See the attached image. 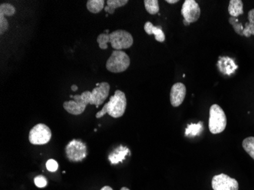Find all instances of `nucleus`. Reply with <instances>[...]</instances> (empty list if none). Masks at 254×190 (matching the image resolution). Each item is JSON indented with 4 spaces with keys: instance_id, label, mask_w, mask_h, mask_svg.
Wrapping results in <instances>:
<instances>
[{
    "instance_id": "obj_24",
    "label": "nucleus",
    "mask_w": 254,
    "mask_h": 190,
    "mask_svg": "<svg viewBox=\"0 0 254 190\" xmlns=\"http://www.w3.org/2000/svg\"><path fill=\"white\" fill-rule=\"evenodd\" d=\"M166 2L170 4H175L179 2V0H166Z\"/></svg>"
},
{
    "instance_id": "obj_10",
    "label": "nucleus",
    "mask_w": 254,
    "mask_h": 190,
    "mask_svg": "<svg viewBox=\"0 0 254 190\" xmlns=\"http://www.w3.org/2000/svg\"><path fill=\"white\" fill-rule=\"evenodd\" d=\"M186 94V86L181 82L175 83L171 88V93H170L171 105L174 108H178L181 106L185 99Z\"/></svg>"
},
{
    "instance_id": "obj_2",
    "label": "nucleus",
    "mask_w": 254,
    "mask_h": 190,
    "mask_svg": "<svg viewBox=\"0 0 254 190\" xmlns=\"http://www.w3.org/2000/svg\"><path fill=\"white\" fill-rule=\"evenodd\" d=\"M127 101L125 94L121 90H117L110 101L103 107L102 110L97 113L96 118L99 119L108 114L113 118H120L124 115L127 109Z\"/></svg>"
},
{
    "instance_id": "obj_3",
    "label": "nucleus",
    "mask_w": 254,
    "mask_h": 190,
    "mask_svg": "<svg viewBox=\"0 0 254 190\" xmlns=\"http://www.w3.org/2000/svg\"><path fill=\"white\" fill-rule=\"evenodd\" d=\"M226 126L227 117L222 108L218 104L211 106L209 121V128L211 133H221L225 129Z\"/></svg>"
},
{
    "instance_id": "obj_26",
    "label": "nucleus",
    "mask_w": 254,
    "mask_h": 190,
    "mask_svg": "<svg viewBox=\"0 0 254 190\" xmlns=\"http://www.w3.org/2000/svg\"><path fill=\"white\" fill-rule=\"evenodd\" d=\"M71 88H72V91H76L77 90H78V86L75 85H72V87H71Z\"/></svg>"
},
{
    "instance_id": "obj_23",
    "label": "nucleus",
    "mask_w": 254,
    "mask_h": 190,
    "mask_svg": "<svg viewBox=\"0 0 254 190\" xmlns=\"http://www.w3.org/2000/svg\"><path fill=\"white\" fill-rule=\"evenodd\" d=\"M46 167L48 171L51 172H55L58 169V163L54 159L48 160V162L46 163Z\"/></svg>"
},
{
    "instance_id": "obj_14",
    "label": "nucleus",
    "mask_w": 254,
    "mask_h": 190,
    "mask_svg": "<svg viewBox=\"0 0 254 190\" xmlns=\"http://www.w3.org/2000/svg\"><path fill=\"white\" fill-rule=\"evenodd\" d=\"M248 21L249 22L245 24L243 30V36L246 38H250L251 35H254V8L248 12Z\"/></svg>"
},
{
    "instance_id": "obj_7",
    "label": "nucleus",
    "mask_w": 254,
    "mask_h": 190,
    "mask_svg": "<svg viewBox=\"0 0 254 190\" xmlns=\"http://www.w3.org/2000/svg\"><path fill=\"white\" fill-rule=\"evenodd\" d=\"M65 154L71 162H79L87 155L86 145L79 139H73L65 146Z\"/></svg>"
},
{
    "instance_id": "obj_13",
    "label": "nucleus",
    "mask_w": 254,
    "mask_h": 190,
    "mask_svg": "<svg viewBox=\"0 0 254 190\" xmlns=\"http://www.w3.org/2000/svg\"><path fill=\"white\" fill-rule=\"evenodd\" d=\"M105 0H88L87 2V9L91 13L98 14L102 9H105Z\"/></svg>"
},
{
    "instance_id": "obj_16",
    "label": "nucleus",
    "mask_w": 254,
    "mask_h": 190,
    "mask_svg": "<svg viewBox=\"0 0 254 190\" xmlns=\"http://www.w3.org/2000/svg\"><path fill=\"white\" fill-rule=\"evenodd\" d=\"M145 9L151 15H155L159 11V4L158 0H145L144 1Z\"/></svg>"
},
{
    "instance_id": "obj_4",
    "label": "nucleus",
    "mask_w": 254,
    "mask_h": 190,
    "mask_svg": "<svg viewBox=\"0 0 254 190\" xmlns=\"http://www.w3.org/2000/svg\"><path fill=\"white\" fill-rule=\"evenodd\" d=\"M130 65L129 56L122 51H114L107 61L106 68L109 72L121 73L125 72Z\"/></svg>"
},
{
    "instance_id": "obj_6",
    "label": "nucleus",
    "mask_w": 254,
    "mask_h": 190,
    "mask_svg": "<svg viewBox=\"0 0 254 190\" xmlns=\"http://www.w3.org/2000/svg\"><path fill=\"white\" fill-rule=\"evenodd\" d=\"M52 136L51 128L44 124H38L30 130V143L34 145H46L49 142Z\"/></svg>"
},
{
    "instance_id": "obj_25",
    "label": "nucleus",
    "mask_w": 254,
    "mask_h": 190,
    "mask_svg": "<svg viewBox=\"0 0 254 190\" xmlns=\"http://www.w3.org/2000/svg\"><path fill=\"white\" fill-rule=\"evenodd\" d=\"M101 190H114L111 187H108V186H105V187H103V188L101 189Z\"/></svg>"
},
{
    "instance_id": "obj_21",
    "label": "nucleus",
    "mask_w": 254,
    "mask_h": 190,
    "mask_svg": "<svg viewBox=\"0 0 254 190\" xmlns=\"http://www.w3.org/2000/svg\"><path fill=\"white\" fill-rule=\"evenodd\" d=\"M229 23L233 27L234 30L237 34H239L241 36H243V25H241V23L238 22V20L237 18H233L231 17L229 18Z\"/></svg>"
},
{
    "instance_id": "obj_20",
    "label": "nucleus",
    "mask_w": 254,
    "mask_h": 190,
    "mask_svg": "<svg viewBox=\"0 0 254 190\" xmlns=\"http://www.w3.org/2000/svg\"><path fill=\"white\" fill-rule=\"evenodd\" d=\"M108 40H109V34H99L98 38H97V42L98 43L100 48L101 50H107L108 48Z\"/></svg>"
},
{
    "instance_id": "obj_18",
    "label": "nucleus",
    "mask_w": 254,
    "mask_h": 190,
    "mask_svg": "<svg viewBox=\"0 0 254 190\" xmlns=\"http://www.w3.org/2000/svg\"><path fill=\"white\" fill-rule=\"evenodd\" d=\"M15 13V8L9 3L0 5V16H12Z\"/></svg>"
},
{
    "instance_id": "obj_9",
    "label": "nucleus",
    "mask_w": 254,
    "mask_h": 190,
    "mask_svg": "<svg viewBox=\"0 0 254 190\" xmlns=\"http://www.w3.org/2000/svg\"><path fill=\"white\" fill-rule=\"evenodd\" d=\"M181 13L184 20L190 25L191 23L198 21L200 17L201 10L195 0H186L183 5Z\"/></svg>"
},
{
    "instance_id": "obj_1",
    "label": "nucleus",
    "mask_w": 254,
    "mask_h": 190,
    "mask_svg": "<svg viewBox=\"0 0 254 190\" xmlns=\"http://www.w3.org/2000/svg\"><path fill=\"white\" fill-rule=\"evenodd\" d=\"M110 88L109 83L103 81L100 83L99 86L95 87L91 91H86L81 94L70 95V98L73 100L64 102V108L68 114L77 116L83 114L88 104L99 108L108 98Z\"/></svg>"
},
{
    "instance_id": "obj_15",
    "label": "nucleus",
    "mask_w": 254,
    "mask_h": 190,
    "mask_svg": "<svg viewBox=\"0 0 254 190\" xmlns=\"http://www.w3.org/2000/svg\"><path fill=\"white\" fill-rule=\"evenodd\" d=\"M128 2H129L128 0H108L107 1L108 6L105 7V11L107 13L113 15L116 8L124 6Z\"/></svg>"
},
{
    "instance_id": "obj_11",
    "label": "nucleus",
    "mask_w": 254,
    "mask_h": 190,
    "mask_svg": "<svg viewBox=\"0 0 254 190\" xmlns=\"http://www.w3.org/2000/svg\"><path fill=\"white\" fill-rule=\"evenodd\" d=\"M144 30L148 35L154 34L155 40L158 42L163 43L165 41V33L161 26H154L152 22L148 21L144 25Z\"/></svg>"
},
{
    "instance_id": "obj_27",
    "label": "nucleus",
    "mask_w": 254,
    "mask_h": 190,
    "mask_svg": "<svg viewBox=\"0 0 254 190\" xmlns=\"http://www.w3.org/2000/svg\"><path fill=\"white\" fill-rule=\"evenodd\" d=\"M121 190H129V189L127 188V187H123V188H121Z\"/></svg>"
},
{
    "instance_id": "obj_12",
    "label": "nucleus",
    "mask_w": 254,
    "mask_h": 190,
    "mask_svg": "<svg viewBox=\"0 0 254 190\" xmlns=\"http://www.w3.org/2000/svg\"><path fill=\"white\" fill-rule=\"evenodd\" d=\"M244 4L241 0H231L228 5V12L233 18H237L239 15H243Z\"/></svg>"
},
{
    "instance_id": "obj_8",
    "label": "nucleus",
    "mask_w": 254,
    "mask_h": 190,
    "mask_svg": "<svg viewBox=\"0 0 254 190\" xmlns=\"http://www.w3.org/2000/svg\"><path fill=\"white\" fill-rule=\"evenodd\" d=\"M213 190H238L239 185L236 180L225 174H218L212 180Z\"/></svg>"
},
{
    "instance_id": "obj_22",
    "label": "nucleus",
    "mask_w": 254,
    "mask_h": 190,
    "mask_svg": "<svg viewBox=\"0 0 254 190\" xmlns=\"http://www.w3.org/2000/svg\"><path fill=\"white\" fill-rule=\"evenodd\" d=\"M34 184L39 188H44L48 185V181L44 176L39 175L34 178Z\"/></svg>"
},
{
    "instance_id": "obj_19",
    "label": "nucleus",
    "mask_w": 254,
    "mask_h": 190,
    "mask_svg": "<svg viewBox=\"0 0 254 190\" xmlns=\"http://www.w3.org/2000/svg\"><path fill=\"white\" fill-rule=\"evenodd\" d=\"M202 130V123L198 124H191L186 130L187 135H196Z\"/></svg>"
},
{
    "instance_id": "obj_5",
    "label": "nucleus",
    "mask_w": 254,
    "mask_h": 190,
    "mask_svg": "<svg viewBox=\"0 0 254 190\" xmlns=\"http://www.w3.org/2000/svg\"><path fill=\"white\" fill-rule=\"evenodd\" d=\"M108 43H111V47L114 51H122L129 49L133 44V38L132 34L124 30H117L109 34Z\"/></svg>"
},
{
    "instance_id": "obj_17",
    "label": "nucleus",
    "mask_w": 254,
    "mask_h": 190,
    "mask_svg": "<svg viewBox=\"0 0 254 190\" xmlns=\"http://www.w3.org/2000/svg\"><path fill=\"white\" fill-rule=\"evenodd\" d=\"M242 146L250 156L254 160V137H248L242 142Z\"/></svg>"
}]
</instances>
